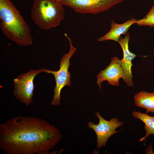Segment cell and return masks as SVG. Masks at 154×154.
Segmentation results:
<instances>
[{"instance_id":"obj_9","label":"cell","mask_w":154,"mask_h":154,"mask_svg":"<svg viewBox=\"0 0 154 154\" xmlns=\"http://www.w3.org/2000/svg\"><path fill=\"white\" fill-rule=\"evenodd\" d=\"M130 38V34L127 33L124 38L120 37L117 42L121 46L123 51V58L120 60V62L124 74V81L127 84V86H133V84L131 72V67L133 64L132 61L136 56V55L129 50L128 44Z\"/></svg>"},{"instance_id":"obj_1","label":"cell","mask_w":154,"mask_h":154,"mask_svg":"<svg viewBox=\"0 0 154 154\" xmlns=\"http://www.w3.org/2000/svg\"><path fill=\"white\" fill-rule=\"evenodd\" d=\"M62 135L54 125L33 116H17L0 124V148L7 154H50Z\"/></svg>"},{"instance_id":"obj_8","label":"cell","mask_w":154,"mask_h":154,"mask_svg":"<svg viewBox=\"0 0 154 154\" xmlns=\"http://www.w3.org/2000/svg\"><path fill=\"white\" fill-rule=\"evenodd\" d=\"M96 77L97 84L100 89L102 83L105 81H107L110 85L119 86L120 79L124 80L125 78L120 60L116 57L112 58L110 64L104 70L100 72Z\"/></svg>"},{"instance_id":"obj_3","label":"cell","mask_w":154,"mask_h":154,"mask_svg":"<svg viewBox=\"0 0 154 154\" xmlns=\"http://www.w3.org/2000/svg\"><path fill=\"white\" fill-rule=\"evenodd\" d=\"M56 0H33L31 16L39 28L47 30L60 25L64 18V10Z\"/></svg>"},{"instance_id":"obj_5","label":"cell","mask_w":154,"mask_h":154,"mask_svg":"<svg viewBox=\"0 0 154 154\" xmlns=\"http://www.w3.org/2000/svg\"><path fill=\"white\" fill-rule=\"evenodd\" d=\"M48 69L44 68L37 70L31 69L18 75L13 80L15 96L21 103L28 106L32 102L34 86V79L36 75L43 72L47 73Z\"/></svg>"},{"instance_id":"obj_4","label":"cell","mask_w":154,"mask_h":154,"mask_svg":"<svg viewBox=\"0 0 154 154\" xmlns=\"http://www.w3.org/2000/svg\"><path fill=\"white\" fill-rule=\"evenodd\" d=\"M64 35L69 42L70 50L68 53L64 54L60 59L59 70L57 71L48 70L47 72L52 74L55 78L56 85L54 89V94L51 102V104L54 106L60 104V96L62 89L66 86L71 85V75L68 71V68L70 65L69 60L76 50V48L72 45L71 39L65 33Z\"/></svg>"},{"instance_id":"obj_6","label":"cell","mask_w":154,"mask_h":154,"mask_svg":"<svg viewBox=\"0 0 154 154\" xmlns=\"http://www.w3.org/2000/svg\"><path fill=\"white\" fill-rule=\"evenodd\" d=\"M123 0H62L63 5L81 14L96 15L107 10Z\"/></svg>"},{"instance_id":"obj_14","label":"cell","mask_w":154,"mask_h":154,"mask_svg":"<svg viewBox=\"0 0 154 154\" xmlns=\"http://www.w3.org/2000/svg\"><path fill=\"white\" fill-rule=\"evenodd\" d=\"M56 0L58 1H59L60 2V1H62V0Z\"/></svg>"},{"instance_id":"obj_7","label":"cell","mask_w":154,"mask_h":154,"mask_svg":"<svg viewBox=\"0 0 154 154\" xmlns=\"http://www.w3.org/2000/svg\"><path fill=\"white\" fill-rule=\"evenodd\" d=\"M95 116L99 119L98 124H95L92 121L87 123V126L93 129L97 136V146L98 149L105 146L109 138L112 135L119 131L116 129L122 126L123 122L119 121L117 118H112L109 121L107 120L102 116L98 112L95 114Z\"/></svg>"},{"instance_id":"obj_13","label":"cell","mask_w":154,"mask_h":154,"mask_svg":"<svg viewBox=\"0 0 154 154\" xmlns=\"http://www.w3.org/2000/svg\"><path fill=\"white\" fill-rule=\"evenodd\" d=\"M139 26L154 27V6H152L146 15L143 19L137 20L136 23Z\"/></svg>"},{"instance_id":"obj_2","label":"cell","mask_w":154,"mask_h":154,"mask_svg":"<svg viewBox=\"0 0 154 154\" xmlns=\"http://www.w3.org/2000/svg\"><path fill=\"white\" fill-rule=\"evenodd\" d=\"M0 27L5 36L17 44L25 46L33 44L29 26L10 0H0Z\"/></svg>"},{"instance_id":"obj_12","label":"cell","mask_w":154,"mask_h":154,"mask_svg":"<svg viewBox=\"0 0 154 154\" xmlns=\"http://www.w3.org/2000/svg\"><path fill=\"white\" fill-rule=\"evenodd\" d=\"M132 115L135 118L139 119L145 124L144 129L146 131L145 136L140 139L139 141H144V144L145 139L151 134L154 135V116H151L147 113L144 114L139 112L133 111Z\"/></svg>"},{"instance_id":"obj_10","label":"cell","mask_w":154,"mask_h":154,"mask_svg":"<svg viewBox=\"0 0 154 154\" xmlns=\"http://www.w3.org/2000/svg\"><path fill=\"white\" fill-rule=\"evenodd\" d=\"M137 19L132 18L121 24H118L113 20L111 22L110 30L105 35L99 38L98 41L100 42L112 40L117 42L121 35L126 34L130 27L136 23Z\"/></svg>"},{"instance_id":"obj_11","label":"cell","mask_w":154,"mask_h":154,"mask_svg":"<svg viewBox=\"0 0 154 154\" xmlns=\"http://www.w3.org/2000/svg\"><path fill=\"white\" fill-rule=\"evenodd\" d=\"M135 104L137 107L143 108L146 113H154V92L142 91L136 94L134 97Z\"/></svg>"}]
</instances>
